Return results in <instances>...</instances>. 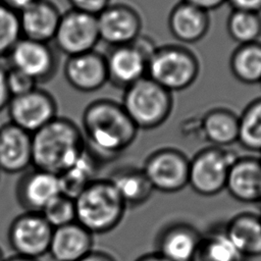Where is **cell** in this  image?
<instances>
[{"label": "cell", "instance_id": "6da1fadb", "mask_svg": "<svg viewBox=\"0 0 261 261\" xmlns=\"http://www.w3.org/2000/svg\"><path fill=\"white\" fill-rule=\"evenodd\" d=\"M81 129L87 149L101 163L129 148L139 133L121 103L109 98L94 100L86 106Z\"/></svg>", "mask_w": 261, "mask_h": 261}, {"label": "cell", "instance_id": "7a4b0ae2", "mask_svg": "<svg viewBox=\"0 0 261 261\" xmlns=\"http://www.w3.org/2000/svg\"><path fill=\"white\" fill-rule=\"evenodd\" d=\"M33 166L59 175L85 152L86 142L73 120L57 116L32 135Z\"/></svg>", "mask_w": 261, "mask_h": 261}, {"label": "cell", "instance_id": "3957f363", "mask_svg": "<svg viewBox=\"0 0 261 261\" xmlns=\"http://www.w3.org/2000/svg\"><path fill=\"white\" fill-rule=\"evenodd\" d=\"M76 222L93 234L116 228L127 209L116 190L105 178H96L74 199Z\"/></svg>", "mask_w": 261, "mask_h": 261}, {"label": "cell", "instance_id": "277c9868", "mask_svg": "<svg viewBox=\"0 0 261 261\" xmlns=\"http://www.w3.org/2000/svg\"><path fill=\"white\" fill-rule=\"evenodd\" d=\"M121 105L140 129L162 125L173 107L172 93L145 76L123 90Z\"/></svg>", "mask_w": 261, "mask_h": 261}, {"label": "cell", "instance_id": "5b68a950", "mask_svg": "<svg viewBox=\"0 0 261 261\" xmlns=\"http://www.w3.org/2000/svg\"><path fill=\"white\" fill-rule=\"evenodd\" d=\"M200 72L196 54L181 45H164L152 52L147 76L170 93L191 87Z\"/></svg>", "mask_w": 261, "mask_h": 261}, {"label": "cell", "instance_id": "8992f818", "mask_svg": "<svg viewBox=\"0 0 261 261\" xmlns=\"http://www.w3.org/2000/svg\"><path fill=\"white\" fill-rule=\"evenodd\" d=\"M238 157L229 148L209 146L198 151L190 159L188 186L203 197L221 193L225 190L229 169Z\"/></svg>", "mask_w": 261, "mask_h": 261}, {"label": "cell", "instance_id": "52a82bcc", "mask_svg": "<svg viewBox=\"0 0 261 261\" xmlns=\"http://www.w3.org/2000/svg\"><path fill=\"white\" fill-rule=\"evenodd\" d=\"M155 48L152 40L143 35L133 43L111 47L105 54L108 83L124 90L147 76L149 58Z\"/></svg>", "mask_w": 261, "mask_h": 261}, {"label": "cell", "instance_id": "ba28073f", "mask_svg": "<svg viewBox=\"0 0 261 261\" xmlns=\"http://www.w3.org/2000/svg\"><path fill=\"white\" fill-rule=\"evenodd\" d=\"M190 159L175 148H160L147 156L142 166L154 191L177 193L189 182Z\"/></svg>", "mask_w": 261, "mask_h": 261}, {"label": "cell", "instance_id": "9c48e42d", "mask_svg": "<svg viewBox=\"0 0 261 261\" xmlns=\"http://www.w3.org/2000/svg\"><path fill=\"white\" fill-rule=\"evenodd\" d=\"M53 42L67 57L95 50L100 42L97 16L72 8L62 12Z\"/></svg>", "mask_w": 261, "mask_h": 261}, {"label": "cell", "instance_id": "30bf717a", "mask_svg": "<svg viewBox=\"0 0 261 261\" xmlns=\"http://www.w3.org/2000/svg\"><path fill=\"white\" fill-rule=\"evenodd\" d=\"M53 227L41 212L24 211L10 223L7 240L14 254L39 259L48 254Z\"/></svg>", "mask_w": 261, "mask_h": 261}, {"label": "cell", "instance_id": "8fae6325", "mask_svg": "<svg viewBox=\"0 0 261 261\" xmlns=\"http://www.w3.org/2000/svg\"><path fill=\"white\" fill-rule=\"evenodd\" d=\"M11 123L33 135L58 115V105L48 91L41 88L12 97L7 106Z\"/></svg>", "mask_w": 261, "mask_h": 261}, {"label": "cell", "instance_id": "7c38bea8", "mask_svg": "<svg viewBox=\"0 0 261 261\" xmlns=\"http://www.w3.org/2000/svg\"><path fill=\"white\" fill-rule=\"evenodd\" d=\"M8 66L33 77L38 84L49 82L57 70V57L49 43L20 38L6 57Z\"/></svg>", "mask_w": 261, "mask_h": 261}, {"label": "cell", "instance_id": "4fadbf2b", "mask_svg": "<svg viewBox=\"0 0 261 261\" xmlns=\"http://www.w3.org/2000/svg\"><path fill=\"white\" fill-rule=\"evenodd\" d=\"M100 41L111 47L133 43L142 36L143 20L127 3H111L97 15Z\"/></svg>", "mask_w": 261, "mask_h": 261}, {"label": "cell", "instance_id": "5bb4252c", "mask_svg": "<svg viewBox=\"0 0 261 261\" xmlns=\"http://www.w3.org/2000/svg\"><path fill=\"white\" fill-rule=\"evenodd\" d=\"M67 84L82 93H93L108 83L105 54L96 50L67 57L63 67Z\"/></svg>", "mask_w": 261, "mask_h": 261}, {"label": "cell", "instance_id": "9a60e30c", "mask_svg": "<svg viewBox=\"0 0 261 261\" xmlns=\"http://www.w3.org/2000/svg\"><path fill=\"white\" fill-rule=\"evenodd\" d=\"M60 194L58 175L34 167L22 172L15 189L16 200L24 211L41 212Z\"/></svg>", "mask_w": 261, "mask_h": 261}, {"label": "cell", "instance_id": "2e32d148", "mask_svg": "<svg viewBox=\"0 0 261 261\" xmlns=\"http://www.w3.org/2000/svg\"><path fill=\"white\" fill-rule=\"evenodd\" d=\"M33 166L32 135L11 122L0 126V172H24Z\"/></svg>", "mask_w": 261, "mask_h": 261}, {"label": "cell", "instance_id": "e0dca14e", "mask_svg": "<svg viewBox=\"0 0 261 261\" xmlns=\"http://www.w3.org/2000/svg\"><path fill=\"white\" fill-rule=\"evenodd\" d=\"M202 233L186 222L166 224L155 240V252L168 261H192Z\"/></svg>", "mask_w": 261, "mask_h": 261}, {"label": "cell", "instance_id": "ac0fdd59", "mask_svg": "<svg viewBox=\"0 0 261 261\" xmlns=\"http://www.w3.org/2000/svg\"><path fill=\"white\" fill-rule=\"evenodd\" d=\"M62 12L51 0H36L18 13L21 37L51 43L55 37Z\"/></svg>", "mask_w": 261, "mask_h": 261}, {"label": "cell", "instance_id": "d6986e66", "mask_svg": "<svg viewBox=\"0 0 261 261\" xmlns=\"http://www.w3.org/2000/svg\"><path fill=\"white\" fill-rule=\"evenodd\" d=\"M225 190L239 202H261V161L259 157L239 156L229 169Z\"/></svg>", "mask_w": 261, "mask_h": 261}, {"label": "cell", "instance_id": "ffe728a7", "mask_svg": "<svg viewBox=\"0 0 261 261\" xmlns=\"http://www.w3.org/2000/svg\"><path fill=\"white\" fill-rule=\"evenodd\" d=\"M94 249V234L80 223L53 229L48 254L54 261H80Z\"/></svg>", "mask_w": 261, "mask_h": 261}, {"label": "cell", "instance_id": "44dd1931", "mask_svg": "<svg viewBox=\"0 0 261 261\" xmlns=\"http://www.w3.org/2000/svg\"><path fill=\"white\" fill-rule=\"evenodd\" d=\"M167 23L175 40L185 44H194L207 35L210 17L207 11L180 0L171 8Z\"/></svg>", "mask_w": 261, "mask_h": 261}, {"label": "cell", "instance_id": "7402d4cb", "mask_svg": "<svg viewBox=\"0 0 261 261\" xmlns=\"http://www.w3.org/2000/svg\"><path fill=\"white\" fill-rule=\"evenodd\" d=\"M223 230L243 257H261L260 214L252 211L240 212L223 225Z\"/></svg>", "mask_w": 261, "mask_h": 261}, {"label": "cell", "instance_id": "603a6c76", "mask_svg": "<svg viewBox=\"0 0 261 261\" xmlns=\"http://www.w3.org/2000/svg\"><path fill=\"white\" fill-rule=\"evenodd\" d=\"M126 207L144 205L151 198L154 189L142 167L118 166L107 176Z\"/></svg>", "mask_w": 261, "mask_h": 261}, {"label": "cell", "instance_id": "cb8c5ba5", "mask_svg": "<svg viewBox=\"0 0 261 261\" xmlns=\"http://www.w3.org/2000/svg\"><path fill=\"white\" fill-rule=\"evenodd\" d=\"M200 129L211 146L227 148L238 142L239 115L228 108H212L202 116Z\"/></svg>", "mask_w": 261, "mask_h": 261}, {"label": "cell", "instance_id": "d4e9b609", "mask_svg": "<svg viewBox=\"0 0 261 261\" xmlns=\"http://www.w3.org/2000/svg\"><path fill=\"white\" fill-rule=\"evenodd\" d=\"M100 163L86 148L82 156L70 167L58 175L61 194L75 199L88 185L97 178L96 172Z\"/></svg>", "mask_w": 261, "mask_h": 261}, {"label": "cell", "instance_id": "484cf974", "mask_svg": "<svg viewBox=\"0 0 261 261\" xmlns=\"http://www.w3.org/2000/svg\"><path fill=\"white\" fill-rule=\"evenodd\" d=\"M192 261H247L223 230V226L202 233Z\"/></svg>", "mask_w": 261, "mask_h": 261}, {"label": "cell", "instance_id": "4316f807", "mask_svg": "<svg viewBox=\"0 0 261 261\" xmlns=\"http://www.w3.org/2000/svg\"><path fill=\"white\" fill-rule=\"evenodd\" d=\"M229 68L243 84H261V42L239 45L230 55Z\"/></svg>", "mask_w": 261, "mask_h": 261}, {"label": "cell", "instance_id": "83f0119b", "mask_svg": "<svg viewBox=\"0 0 261 261\" xmlns=\"http://www.w3.org/2000/svg\"><path fill=\"white\" fill-rule=\"evenodd\" d=\"M238 143L250 152H261V98L250 102L239 115Z\"/></svg>", "mask_w": 261, "mask_h": 261}, {"label": "cell", "instance_id": "f1b7e54d", "mask_svg": "<svg viewBox=\"0 0 261 261\" xmlns=\"http://www.w3.org/2000/svg\"><path fill=\"white\" fill-rule=\"evenodd\" d=\"M226 30L239 45L258 42L261 38V14L232 9L226 20Z\"/></svg>", "mask_w": 261, "mask_h": 261}, {"label": "cell", "instance_id": "f546056e", "mask_svg": "<svg viewBox=\"0 0 261 261\" xmlns=\"http://www.w3.org/2000/svg\"><path fill=\"white\" fill-rule=\"evenodd\" d=\"M41 213L53 229L76 221L74 199L63 194L54 198Z\"/></svg>", "mask_w": 261, "mask_h": 261}, {"label": "cell", "instance_id": "4dcf8cb0", "mask_svg": "<svg viewBox=\"0 0 261 261\" xmlns=\"http://www.w3.org/2000/svg\"><path fill=\"white\" fill-rule=\"evenodd\" d=\"M20 38L18 13L0 2V59L8 56Z\"/></svg>", "mask_w": 261, "mask_h": 261}, {"label": "cell", "instance_id": "1f68e13d", "mask_svg": "<svg viewBox=\"0 0 261 261\" xmlns=\"http://www.w3.org/2000/svg\"><path fill=\"white\" fill-rule=\"evenodd\" d=\"M6 83L11 98L24 95L39 87L33 77L9 66L6 71Z\"/></svg>", "mask_w": 261, "mask_h": 261}, {"label": "cell", "instance_id": "d6a6232c", "mask_svg": "<svg viewBox=\"0 0 261 261\" xmlns=\"http://www.w3.org/2000/svg\"><path fill=\"white\" fill-rule=\"evenodd\" d=\"M67 2L72 9L97 16L112 3V0H67Z\"/></svg>", "mask_w": 261, "mask_h": 261}, {"label": "cell", "instance_id": "836d02e7", "mask_svg": "<svg viewBox=\"0 0 261 261\" xmlns=\"http://www.w3.org/2000/svg\"><path fill=\"white\" fill-rule=\"evenodd\" d=\"M6 71L7 67L0 64V112L7 108L11 99L6 83Z\"/></svg>", "mask_w": 261, "mask_h": 261}, {"label": "cell", "instance_id": "e575fe53", "mask_svg": "<svg viewBox=\"0 0 261 261\" xmlns=\"http://www.w3.org/2000/svg\"><path fill=\"white\" fill-rule=\"evenodd\" d=\"M232 9L261 12V0H226Z\"/></svg>", "mask_w": 261, "mask_h": 261}, {"label": "cell", "instance_id": "d590c367", "mask_svg": "<svg viewBox=\"0 0 261 261\" xmlns=\"http://www.w3.org/2000/svg\"><path fill=\"white\" fill-rule=\"evenodd\" d=\"M181 1L190 3L207 12L219 8L226 2V0H181Z\"/></svg>", "mask_w": 261, "mask_h": 261}, {"label": "cell", "instance_id": "8d00e7d4", "mask_svg": "<svg viewBox=\"0 0 261 261\" xmlns=\"http://www.w3.org/2000/svg\"><path fill=\"white\" fill-rule=\"evenodd\" d=\"M80 261H117L113 255L103 250L93 249Z\"/></svg>", "mask_w": 261, "mask_h": 261}, {"label": "cell", "instance_id": "74e56055", "mask_svg": "<svg viewBox=\"0 0 261 261\" xmlns=\"http://www.w3.org/2000/svg\"><path fill=\"white\" fill-rule=\"evenodd\" d=\"M36 0H0L1 3H3L5 6L10 8L11 10L19 13L23 9H25L28 6H30L32 3H34Z\"/></svg>", "mask_w": 261, "mask_h": 261}, {"label": "cell", "instance_id": "f35d334b", "mask_svg": "<svg viewBox=\"0 0 261 261\" xmlns=\"http://www.w3.org/2000/svg\"><path fill=\"white\" fill-rule=\"evenodd\" d=\"M135 261H168V260L154 251V252L147 253V254H144V255L140 256Z\"/></svg>", "mask_w": 261, "mask_h": 261}, {"label": "cell", "instance_id": "ab89813d", "mask_svg": "<svg viewBox=\"0 0 261 261\" xmlns=\"http://www.w3.org/2000/svg\"><path fill=\"white\" fill-rule=\"evenodd\" d=\"M4 261H39V259H35V258H30V257L13 254L11 256L5 257Z\"/></svg>", "mask_w": 261, "mask_h": 261}, {"label": "cell", "instance_id": "60d3db41", "mask_svg": "<svg viewBox=\"0 0 261 261\" xmlns=\"http://www.w3.org/2000/svg\"><path fill=\"white\" fill-rule=\"evenodd\" d=\"M4 259H5V257H4L3 251H2V249L0 248V261H4Z\"/></svg>", "mask_w": 261, "mask_h": 261}, {"label": "cell", "instance_id": "b9f144b4", "mask_svg": "<svg viewBox=\"0 0 261 261\" xmlns=\"http://www.w3.org/2000/svg\"><path fill=\"white\" fill-rule=\"evenodd\" d=\"M259 154H260V156H259V159H260V161H261V152H260Z\"/></svg>", "mask_w": 261, "mask_h": 261}, {"label": "cell", "instance_id": "7bdbcfd3", "mask_svg": "<svg viewBox=\"0 0 261 261\" xmlns=\"http://www.w3.org/2000/svg\"><path fill=\"white\" fill-rule=\"evenodd\" d=\"M260 215H261V213H260Z\"/></svg>", "mask_w": 261, "mask_h": 261}]
</instances>
